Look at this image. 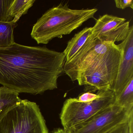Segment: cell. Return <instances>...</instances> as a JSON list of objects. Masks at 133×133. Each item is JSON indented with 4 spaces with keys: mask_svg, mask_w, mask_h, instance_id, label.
I'll list each match as a JSON object with an SVG mask.
<instances>
[{
    "mask_svg": "<svg viewBox=\"0 0 133 133\" xmlns=\"http://www.w3.org/2000/svg\"><path fill=\"white\" fill-rule=\"evenodd\" d=\"M117 45L123 50L117 77L113 86L115 98L133 79V26L130 27L127 37Z\"/></svg>",
    "mask_w": 133,
    "mask_h": 133,
    "instance_id": "9",
    "label": "cell"
},
{
    "mask_svg": "<svg viewBox=\"0 0 133 133\" xmlns=\"http://www.w3.org/2000/svg\"><path fill=\"white\" fill-rule=\"evenodd\" d=\"M50 133H69L65 131L63 128H57L54 129Z\"/></svg>",
    "mask_w": 133,
    "mask_h": 133,
    "instance_id": "18",
    "label": "cell"
},
{
    "mask_svg": "<svg viewBox=\"0 0 133 133\" xmlns=\"http://www.w3.org/2000/svg\"><path fill=\"white\" fill-rule=\"evenodd\" d=\"M116 45L111 43L101 42L92 34L77 54L70 61L65 63L64 72L72 81H77L83 71L103 56Z\"/></svg>",
    "mask_w": 133,
    "mask_h": 133,
    "instance_id": "6",
    "label": "cell"
},
{
    "mask_svg": "<svg viewBox=\"0 0 133 133\" xmlns=\"http://www.w3.org/2000/svg\"><path fill=\"white\" fill-rule=\"evenodd\" d=\"M114 103L127 109H133V79L115 98Z\"/></svg>",
    "mask_w": 133,
    "mask_h": 133,
    "instance_id": "14",
    "label": "cell"
},
{
    "mask_svg": "<svg viewBox=\"0 0 133 133\" xmlns=\"http://www.w3.org/2000/svg\"><path fill=\"white\" fill-rule=\"evenodd\" d=\"M92 33V27H85L67 43L66 47L63 53L65 55V63L70 61L82 48Z\"/></svg>",
    "mask_w": 133,
    "mask_h": 133,
    "instance_id": "10",
    "label": "cell"
},
{
    "mask_svg": "<svg viewBox=\"0 0 133 133\" xmlns=\"http://www.w3.org/2000/svg\"><path fill=\"white\" fill-rule=\"evenodd\" d=\"M99 96V93L98 91L96 94L89 92H86L80 95L77 99L78 101L82 102H91L96 99Z\"/></svg>",
    "mask_w": 133,
    "mask_h": 133,
    "instance_id": "16",
    "label": "cell"
},
{
    "mask_svg": "<svg viewBox=\"0 0 133 133\" xmlns=\"http://www.w3.org/2000/svg\"><path fill=\"white\" fill-rule=\"evenodd\" d=\"M116 7L119 9L124 10L127 8L133 9V0H115Z\"/></svg>",
    "mask_w": 133,
    "mask_h": 133,
    "instance_id": "17",
    "label": "cell"
},
{
    "mask_svg": "<svg viewBox=\"0 0 133 133\" xmlns=\"http://www.w3.org/2000/svg\"><path fill=\"white\" fill-rule=\"evenodd\" d=\"M12 0H0V22L11 21L8 16L9 6Z\"/></svg>",
    "mask_w": 133,
    "mask_h": 133,
    "instance_id": "15",
    "label": "cell"
},
{
    "mask_svg": "<svg viewBox=\"0 0 133 133\" xmlns=\"http://www.w3.org/2000/svg\"><path fill=\"white\" fill-rule=\"evenodd\" d=\"M18 92L4 86L0 87V120L22 99Z\"/></svg>",
    "mask_w": 133,
    "mask_h": 133,
    "instance_id": "11",
    "label": "cell"
},
{
    "mask_svg": "<svg viewBox=\"0 0 133 133\" xmlns=\"http://www.w3.org/2000/svg\"><path fill=\"white\" fill-rule=\"evenodd\" d=\"M17 23L0 22V48H6L15 43L14 32Z\"/></svg>",
    "mask_w": 133,
    "mask_h": 133,
    "instance_id": "13",
    "label": "cell"
},
{
    "mask_svg": "<svg viewBox=\"0 0 133 133\" xmlns=\"http://www.w3.org/2000/svg\"><path fill=\"white\" fill-rule=\"evenodd\" d=\"M65 61L63 52L15 43L0 48V84L35 95L56 89Z\"/></svg>",
    "mask_w": 133,
    "mask_h": 133,
    "instance_id": "1",
    "label": "cell"
},
{
    "mask_svg": "<svg viewBox=\"0 0 133 133\" xmlns=\"http://www.w3.org/2000/svg\"><path fill=\"white\" fill-rule=\"evenodd\" d=\"M98 91V97L91 102H82L77 98L65 100L60 114L61 124L65 131L70 133L114 103L115 97L112 90Z\"/></svg>",
    "mask_w": 133,
    "mask_h": 133,
    "instance_id": "5",
    "label": "cell"
},
{
    "mask_svg": "<svg viewBox=\"0 0 133 133\" xmlns=\"http://www.w3.org/2000/svg\"><path fill=\"white\" fill-rule=\"evenodd\" d=\"M130 22L125 18L105 14L99 16L92 27V35L102 43L123 42L127 37Z\"/></svg>",
    "mask_w": 133,
    "mask_h": 133,
    "instance_id": "8",
    "label": "cell"
},
{
    "mask_svg": "<svg viewBox=\"0 0 133 133\" xmlns=\"http://www.w3.org/2000/svg\"><path fill=\"white\" fill-rule=\"evenodd\" d=\"M97 11V8L71 9L68 3H61L49 9L38 20L31 36L38 44H48L55 38L71 34L93 18Z\"/></svg>",
    "mask_w": 133,
    "mask_h": 133,
    "instance_id": "2",
    "label": "cell"
},
{
    "mask_svg": "<svg viewBox=\"0 0 133 133\" xmlns=\"http://www.w3.org/2000/svg\"><path fill=\"white\" fill-rule=\"evenodd\" d=\"M133 115V109L114 103L70 133H107Z\"/></svg>",
    "mask_w": 133,
    "mask_h": 133,
    "instance_id": "7",
    "label": "cell"
},
{
    "mask_svg": "<svg viewBox=\"0 0 133 133\" xmlns=\"http://www.w3.org/2000/svg\"><path fill=\"white\" fill-rule=\"evenodd\" d=\"M35 0H12L8 15L10 19L17 23L22 15L26 14L33 6Z\"/></svg>",
    "mask_w": 133,
    "mask_h": 133,
    "instance_id": "12",
    "label": "cell"
},
{
    "mask_svg": "<svg viewBox=\"0 0 133 133\" xmlns=\"http://www.w3.org/2000/svg\"><path fill=\"white\" fill-rule=\"evenodd\" d=\"M0 133H49L39 106L21 99L0 120Z\"/></svg>",
    "mask_w": 133,
    "mask_h": 133,
    "instance_id": "4",
    "label": "cell"
},
{
    "mask_svg": "<svg viewBox=\"0 0 133 133\" xmlns=\"http://www.w3.org/2000/svg\"><path fill=\"white\" fill-rule=\"evenodd\" d=\"M123 50L117 45L88 66L78 77L86 92L112 89L117 77Z\"/></svg>",
    "mask_w": 133,
    "mask_h": 133,
    "instance_id": "3",
    "label": "cell"
}]
</instances>
